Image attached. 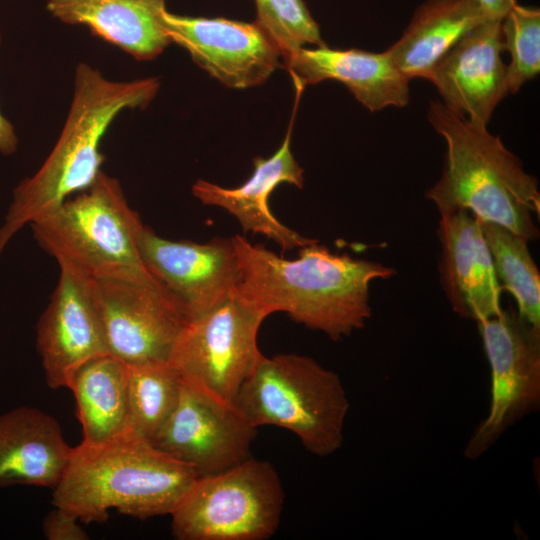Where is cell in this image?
I'll return each instance as SVG.
<instances>
[{"label": "cell", "mask_w": 540, "mask_h": 540, "mask_svg": "<svg viewBox=\"0 0 540 540\" xmlns=\"http://www.w3.org/2000/svg\"><path fill=\"white\" fill-rule=\"evenodd\" d=\"M233 240L240 264L236 293L266 316L284 312L334 341L365 326L372 313L370 284L396 273L379 262L333 253L319 241L291 260L240 235Z\"/></svg>", "instance_id": "cell-1"}, {"label": "cell", "mask_w": 540, "mask_h": 540, "mask_svg": "<svg viewBox=\"0 0 540 540\" xmlns=\"http://www.w3.org/2000/svg\"><path fill=\"white\" fill-rule=\"evenodd\" d=\"M160 87L156 77L112 81L81 62L75 68L70 109L61 134L41 167L18 183L0 227V254L25 225L88 188L102 171L103 136L126 109H145Z\"/></svg>", "instance_id": "cell-2"}, {"label": "cell", "mask_w": 540, "mask_h": 540, "mask_svg": "<svg viewBox=\"0 0 540 540\" xmlns=\"http://www.w3.org/2000/svg\"><path fill=\"white\" fill-rule=\"evenodd\" d=\"M197 478L190 466L126 430L73 447L52 504L86 524L105 522L111 509L146 520L170 515Z\"/></svg>", "instance_id": "cell-3"}, {"label": "cell", "mask_w": 540, "mask_h": 540, "mask_svg": "<svg viewBox=\"0 0 540 540\" xmlns=\"http://www.w3.org/2000/svg\"><path fill=\"white\" fill-rule=\"evenodd\" d=\"M428 120L446 143L445 165L426 197L440 214L465 210L481 221L499 224L528 241L539 237L537 179L487 126L476 125L430 102Z\"/></svg>", "instance_id": "cell-4"}, {"label": "cell", "mask_w": 540, "mask_h": 540, "mask_svg": "<svg viewBox=\"0 0 540 540\" xmlns=\"http://www.w3.org/2000/svg\"><path fill=\"white\" fill-rule=\"evenodd\" d=\"M234 405L254 427L294 433L310 453H335L344 439L349 401L339 375L311 357L262 354Z\"/></svg>", "instance_id": "cell-5"}, {"label": "cell", "mask_w": 540, "mask_h": 540, "mask_svg": "<svg viewBox=\"0 0 540 540\" xmlns=\"http://www.w3.org/2000/svg\"><path fill=\"white\" fill-rule=\"evenodd\" d=\"M30 226L60 269L83 278L147 270L139 254L144 224L118 179L103 171L88 188Z\"/></svg>", "instance_id": "cell-6"}, {"label": "cell", "mask_w": 540, "mask_h": 540, "mask_svg": "<svg viewBox=\"0 0 540 540\" xmlns=\"http://www.w3.org/2000/svg\"><path fill=\"white\" fill-rule=\"evenodd\" d=\"M284 491L278 472L253 457L198 477L171 512L178 540H265L278 529Z\"/></svg>", "instance_id": "cell-7"}, {"label": "cell", "mask_w": 540, "mask_h": 540, "mask_svg": "<svg viewBox=\"0 0 540 540\" xmlns=\"http://www.w3.org/2000/svg\"><path fill=\"white\" fill-rule=\"evenodd\" d=\"M108 353L127 365L169 362L188 323L148 270L88 279Z\"/></svg>", "instance_id": "cell-8"}, {"label": "cell", "mask_w": 540, "mask_h": 540, "mask_svg": "<svg viewBox=\"0 0 540 540\" xmlns=\"http://www.w3.org/2000/svg\"><path fill=\"white\" fill-rule=\"evenodd\" d=\"M266 317L235 292L186 324L169 362L182 381L234 404L262 356L257 335Z\"/></svg>", "instance_id": "cell-9"}, {"label": "cell", "mask_w": 540, "mask_h": 540, "mask_svg": "<svg viewBox=\"0 0 540 540\" xmlns=\"http://www.w3.org/2000/svg\"><path fill=\"white\" fill-rule=\"evenodd\" d=\"M478 327L491 367V401L464 452L472 459L535 408L540 397V328L513 309L478 322Z\"/></svg>", "instance_id": "cell-10"}, {"label": "cell", "mask_w": 540, "mask_h": 540, "mask_svg": "<svg viewBox=\"0 0 540 540\" xmlns=\"http://www.w3.org/2000/svg\"><path fill=\"white\" fill-rule=\"evenodd\" d=\"M256 431L233 403L182 381L174 410L150 443L204 477L251 458Z\"/></svg>", "instance_id": "cell-11"}, {"label": "cell", "mask_w": 540, "mask_h": 540, "mask_svg": "<svg viewBox=\"0 0 540 540\" xmlns=\"http://www.w3.org/2000/svg\"><path fill=\"white\" fill-rule=\"evenodd\" d=\"M139 254L145 268L177 300L188 322L226 300L240 282L233 237H215L206 243L174 241L144 225Z\"/></svg>", "instance_id": "cell-12"}, {"label": "cell", "mask_w": 540, "mask_h": 540, "mask_svg": "<svg viewBox=\"0 0 540 540\" xmlns=\"http://www.w3.org/2000/svg\"><path fill=\"white\" fill-rule=\"evenodd\" d=\"M163 22L171 42L227 87L260 85L282 66L278 46L255 21L180 16L166 10Z\"/></svg>", "instance_id": "cell-13"}, {"label": "cell", "mask_w": 540, "mask_h": 540, "mask_svg": "<svg viewBox=\"0 0 540 540\" xmlns=\"http://www.w3.org/2000/svg\"><path fill=\"white\" fill-rule=\"evenodd\" d=\"M501 21L483 20L438 62L429 81L442 103L470 122L487 126L508 94Z\"/></svg>", "instance_id": "cell-14"}, {"label": "cell", "mask_w": 540, "mask_h": 540, "mask_svg": "<svg viewBox=\"0 0 540 540\" xmlns=\"http://www.w3.org/2000/svg\"><path fill=\"white\" fill-rule=\"evenodd\" d=\"M36 347L46 383L53 389L67 388L81 364L108 353L88 279L60 269L36 326Z\"/></svg>", "instance_id": "cell-15"}, {"label": "cell", "mask_w": 540, "mask_h": 540, "mask_svg": "<svg viewBox=\"0 0 540 540\" xmlns=\"http://www.w3.org/2000/svg\"><path fill=\"white\" fill-rule=\"evenodd\" d=\"M440 281L455 313L477 323L498 316L501 286L479 219L468 211L440 214Z\"/></svg>", "instance_id": "cell-16"}, {"label": "cell", "mask_w": 540, "mask_h": 540, "mask_svg": "<svg viewBox=\"0 0 540 540\" xmlns=\"http://www.w3.org/2000/svg\"><path fill=\"white\" fill-rule=\"evenodd\" d=\"M291 128L292 125L282 145L271 157L253 159L254 170L239 187L224 188L201 179L192 186L193 195L204 205L225 209L239 221L244 232L264 235L283 251L318 241L283 225L273 215L268 203L270 194L278 185L287 183L300 189L304 185V170L290 149Z\"/></svg>", "instance_id": "cell-17"}, {"label": "cell", "mask_w": 540, "mask_h": 540, "mask_svg": "<svg viewBox=\"0 0 540 540\" xmlns=\"http://www.w3.org/2000/svg\"><path fill=\"white\" fill-rule=\"evenodd\" d=\"M283 66L297 89L334 79L371 112L388 106L404 107L410 100V79L398 70L387 51L301 47L283 60Z\"/></svg>", "instance_id": "cell-18"}, {"label": "cell", "mask_w": 540, "mask_h": 540, "mask_svg": "<svg viewBox=\"0 0 540 540\" xmlns=\"http://www.w3.org/2000/svg\"><path fill=\"white\" fill-rule=\"evenodd\" d=\"M72 449L59 422L38 408L17 407L0 415V488L26 484L53 490Z\"/></svg>", "instance_id": "cell-19"}, {"label": "cell", "mask_w": 540, "mask_h": 540, "mask_svg": "<svg viewBox=\"0 0 540 540\" xmlns=\"http://www.w3.org/2000/svg\"><path fill=\"white\" fill-rule=\"evenodd\" d=\"M46 8L138 61L156 58L172 43L163 22L165 0H46Z\"/></svg>", "instance_id": "cell-20"}, {"label": "cell", "mask_w": 540, "mask_h": 540, "mask_svg": "<svg viewBox=\"0 0 540 540\" xmlns=\"http://www.w3.org/2000/svg\"><path fill=\"white\" fill-rule=\"evenodd\" d=\"M483 20L474 0H427L386 51L408 79L428 80L438 62Z\"/></svg>", "instance_id": "cell-21"}, {"label": "cell", "mask_w": 540, "mask_h": 540, "mask_svg": "<svg viewBox=\"0 0 540 540\" xmlns=\"http://www.w3.org/2000/svg\"><path fill=\"white\" fill-rule=\"evenodd\" d=\"M75 398L82 442L97 444L127 430L128 365L106 353L81 364L68 387Z\"/></svg>", "instance_id": "cell-22"}, {"label": "cell", "mask_w": 540, "mask_h": 540, "mask_svg": "<svg viewBox=\"0 0 540 540\" xmlns=\"http://www.w3.org/2000/svg\"><path fill=\"white\" fill-rule=\"evenodd\" d=\"M479 222L501 288L514 297L520 317L540 328V275L529 241L499 224Z\"/></svg>", "instance_id": "cell-23"}, {"label": "cell", "mask_w": 540, "mask_h": 540, "mask_svg": "<svg viewBox=\"0 0 540 540\" xmlns=\"http://www.w3.org/2000/svg\"><path fill=\"white\" fill-rule=\"evenodd\" d=\"M181 383L170 362L128 365L127 430L150 441L174 410Z\"/></svg>", "instance_id": "cell-24"}, {"label": "cell", "mask_w": 540, "mask_h": 540, "mask_svg": "<svg viewBox=\"0 0 540 540\" xmlns=\"http://www.w3.org/2000/svg\"><path fill=\"white\" fill-rule=\"evenodd\" d=\"M504 51L510 56L506 65L508 93L515 94L540 71V11L535 7L514 5L501 21Z\"/></svg>", "instance_id": "cell-25"}, {"label": "cell", "mask_w": 540, "mask_h": 540, "mask_svg": "<svg viewBox=\"0 0 540 540\" xmlns=\"http://www.w3.org/2000/svg\"><path fill=\"white\" fill-rule=\"evenodd\" d=\"M255 22L278 46L285 60L305 44L326 46L303 0H255Z\"/></svg>", "instance_id": "cell-26"}, {"label": "cell", "mask_w": 540, "mask_h": 540, "mask_svg": "<svg viewBox=\"0 0 540 540\" xmlns=\"http://www.w3.org/2000/svg\"><path fill=\"white\" fill-rule=\"evenodd\" d=\"M42 532L48 540L89 539L87 532L78 524L77 517L55 506L43 518Z\"/></svg>", "instance_id": "cell-27"}, {"label": "cell", "mask_w": 540, "mask_h": 540, "mask_svg": "<svg viewBox=\"0 0 540 540\" xmlns=\"http://www.w3.org/2000/svg\"><path fill=\"white\" fill-rule=\"evenodd\" d=\"M485 19L502 21L517 0H474Z\"/></svg>", "instance_id": "cell-28"}, {"label": "cell", "mask_w": 540, "mask_h": 540, "mask_svg": "<svg viewBox=\"0 0 540 540\" xmlns=\"http://www.w3.org/2000/svg\"><path fill=\"white\" fill-rule=\"evenodd\" d=\"M0 36V45H1ZM19 140L13 124L2 114L0 110V154L10 156L18 148Z\"/></svg>", "instance_id": "cell-29"}]
</instances>
